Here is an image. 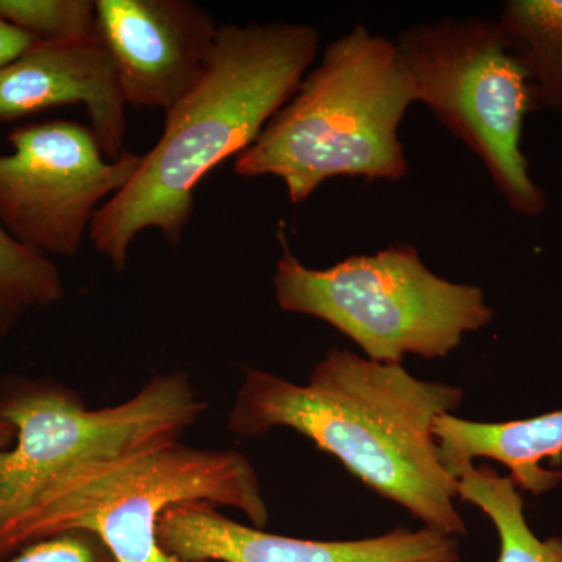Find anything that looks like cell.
Instances as JSON below:
<instances>
[{"label": "cell", "instance_id": "cell-1", "mask_svg": "<svg viewBox=\"0 0 562 562\" xmlns=\"http://www.w3.org/2000/svg\"><path fill=\"white\" fill-rule=\"evenodd\" d=\"M462 401L464 391L453 384L425 382L402 364L331 349L305 384L246 369L227 427L243 438L291 428L425 528L457 538L468 530L454 506L457 479L439 461L432 424L454 414Z\"/></svg>", "mask_w": 562, "mask_h": 562}, {"label": "cell", "instance_id": "cell-2", "mask_svg": "<svg viewBox=\"0 0 562 562\" xmlns=\"http://www.w3.org/2000/svg\"><path fill=\"white\" fill-rule=\"evenodd\" d=\"M319 41L306 24L220 27L202 79L166 113L161 138L92 220L91 241L114 271H125L147 228L179 246L203 177L258 139L301 87Z\"/></svg>", "mask_w": 562, "mask_h": 562}, {"label": "cell", "instance_id": "cell-3", "mask_svg": "<svg viewBox=\"0 0 562 562\" xmlns=\"http://www.w3.org/2000/svg\"><path fill=\"white\" fill-rule=\"evenodd\" d=\"M188 503L238 509L261 530L269 519L247 457L165 436L55 476L25 512L0 527V560L33 542L81 531L101 539L117 562H179L162 552L158 524Z\"/></svg>", "mask_w": 562, "mask_h": 562}, {"label": "cell", "instance_id": "cell-4", "mask_svg": "<svg viewBox=\"0 0 562 562\" xmlns=\"http://www.w3.org/2000/svg\"><path fill=\"white\" fill-rule=\"evenodd\" d=\"M416 103L394 41L357 25L328 44L290 102L235 161L239 177L283 181L291 203L305 202L325 181L408 176L398 128Z\"/></svg>", "mask_w": 562, "mask_h": 562}, {"label": "cell", "instance_id": "cell-5", "mask_svg": "<svg viewBox=\"0 0 562 562\" xmlns=\"http://www.w3.org/2000/svg\"><path fill=\"white\" fill-rule=\"evenodd\" d=\"M280 241L272 280L277 305L327 322L369 360L402 364L406 355L446 358L494 317L479 286L436 276L412 244L312 269L292 254L283 235Z\"/></svg>", "mask_w": 562, "mask_h": 562}, {"label": "cell", "instance_id": "cell-6", "mask_svg": "<svg viewBox=\"0 0 562 562\" xmlns=\"http://www.w3.org/2000/svg\"><path fill=\"white\" fill-rule=\"evenodd\" d=\"M394 44L416 102L482 160L514 211L541 214L546 194L520 149L525 117L535 110L530 76L498 21L416 24Z\"/></svg>", "mask_w": 562, "mask_h": 562}, {"label": "cell", "instance_id": "cell-7", "mask_svg": "<svg viewBox=\"0 0 562 562\" xmlns=\"http://www.w3.org/2000/svg\"><path fill=\"white\" fill-rule=\"evenodd\" d=\"M0 412L16 431L0 452V527L25 512L70 468L165 436L183 435L206 412L184 371L158 373L128 401L91 409L79 392L41 376L9 375Z\"/></svg>", "mask_w": 562, "mask_h": 562}, {"label": "cell", "instance_id": "cell-8", "mask_svg": "<svg viewBox=\"0 0 562 562\" xmlns=\"http://www.w3.org/2000/svg\"><path fill=\"white\" fill-rule=\"evenodd\" d=\"M0 155V227L46 257L79 254L99 203L132 180L143 155L111 161L91 128L77 122L21 125Z\"/></svg>", "mask_w": 562, "mask_h": 562}, {"label": "cell", "instance_id": "cell-9", "mask_svg": "<svg viewBox=\"0 0 562 562\" xmlns=\"http://www.w3.org/2000/svg\"><path fill=\"white\" fill-rule=\"evenodd\" d=\"M95 20L127 106L165 113L202 79L220 32L190 0H98Z\"/></svg>", "mask_w": 562, "mask_h": 562}, {"label": "cell", "instance_id": "cell-10", "mask_svg": "<svg viewBox=\"0 0 562 562\" xmlns=\"http://www.w3.org/2000/svg\"><path fill=\"white\" fill-rule=\"evenodd\" d=\"M162 552L184 562H458L460 542L430 528H397L358 541H306L235 522L213 505L188 503L161 517Z\"/></svg>", "mask_w": 562, "mask_h": 562}, {"label": "cell", "instance_id": "cell-11", "mask_svg": "<svg viewBox=\"0 0 562 562\" xmlns=\"http://www.w3.org/2000/svg\"><path fill=\"white\" fill-rule=\"evenodd\" d=\"M65 105L85 106L90 128L109 160L127 151V103L99 35L72 43H38L0 69V122Z\"/></svg>", "mask_w": 562, "mask_h": 562}, {"label": "cell", "instance_id": "cell-12", "mask_svg": "<svg viewBox=\"0 0 562 562\" xmlns=\"http://www.w3.org/2000/svg\"><path fill=\"white\" fill-rule=\"evenodd\" d=\"M439 461L458 479L476 458L501 462L520 490L541 495L562 482V473L547 471L543 460L562 458V409L532 419L472 422L442 414L432 424Z\"/></svg>", "mask_w": 562, "mask_h": 562}, {"label": "cell", "instance_id": "cell-13", "mask_svg": "<svg viewBox=\"0 0 562 562\" xmlns=\"http://www.w3.org/2000/svg\"><path fill=\"white\" fill-rule=\"evenodd\" d=\"M498 24L530 76L535 110L562 111V0H509Z\"/></svg>", "mask_w": 562, "mask_h": 562}, {"label": "cell", "instance_id": "cell-14", "mask_svg": "<svg viewBox=\"0 0 562 562\" xmlns=\"http://www.w3.org/2000/svg\"><path fill=\"white\" fill-rule=\"evenodd\" d=\"M458 498L472 503L494 524L501 539L497 562H562V538L541 541L525 519L519 487L487 465H472L457 479Z\"/></svg>", "mask_w": 562, "mask_h": 562}, {"label": "cell", "instance_id": "cell-15", "mask_svg": "<svg viewBox=\"0 0 562 562\" xmlns=\"http://www.w3.org/2000/svg\"><path fill=\"white\" fill-rule=\"evenodd\" d=\"M66 295L57 262L14 241L0 227V339L36 310L49 308Z\"/></svg>", "mask_w": 562, "mask_h": 562}, {"label": "cell", "instance_id": "cell-16", "mask_svg": "<svg viewBox=\"0 0 562 562\" xmlns=\"http://www.w3.org/2000/svg\"><path fill=\"white\" fill-rule=\"evenodd\" d=\"M0 18L44 44L98 36L91 0H0Z\"/></svg>", "mask_w": 562, "mask_h": 562}, {"label": "cell", "instance_id": "cell-17", "mask_svg": "<svg viewBox=\"0 0 562 562\" xmlns=\"http://www.w3.org/2000/svg\"><path fill=\"white\" fill-rule=\"evenodd\" d=\"M0 562H117L101 539L90 532H65L33 542Z\"/></svg>", "mask_w": 562, "mask_h": 562}, {"label": "cell", "instance_id": "cell-18", "mask_svg": "<svg viewBox=\"0 0 562 562\" xmlns=\"http://www.w3.org/2000/svg\"><path fill=\"white\" fill-rule=\"evenodd\" d=\"M38 41L0 18V69L36 46Z\"/></svg>", "mask_w": 562, "mask_h": 562}, {"label": "cell", "instance_id": "cell-19", "mask_svg": "<svg viewBox=\"0 0 562 562\" xmlns=\"http://www.w3.org/2000/svg\"><path fill=\"white\" fill-rule=\"evenodd\" d=\"M14 439H16V431H14L13 425L0 412V452L9 450L13 446Z\"/></svg>", "mask_w": 562, "mask_h": 562}, {"label": "cell", "instance_id": "cell-20", "mask_svg": "<svg viewBox=\"0 0 562 562\" xmlns=\"http://www.w3.org/2000/svg\"><path fill=\"white\" fill-rule=\"evenodd\" d=\"M179 562H184V561H179Z\"/></svg>", "mask_w": 562, "mask_h": 562}]
</instances>
